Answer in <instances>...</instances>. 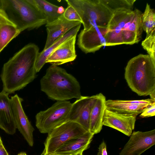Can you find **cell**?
<instances>
[{
	"mask_svg": "<svg viewBox=\"0 0 155 155\" xmlns=\"http://www.w3.org/2000/svg\"><path fill=\"white\" fill-rule=\"evenodd\" d=\"M39 51L37 45L29 44L4 64L0 74L3 91L9 94L13 93L22 89L35 79Z\"/></svg>",
	"mask_w": 155,
	"mask_h": 155,
	"instance_id": "cell-1",
	"label": "cell"
},
{
	"mask_svg": "<svg viewBox=\"0 0 155 155\" xmlns=\"http://www.w3.org/2000/svg\"><path fill=\"white\" fill-rule=\"evenodd\" d=\"M41 89L50 99L67 101L81 96L80 84L77 79L66 70L52 65L40 81Z\"/></svg>",
	"mask_w": 155,
	"mask_h": 155,
	"instance_id": "cell-2",
	"label": "cell"
},
{
	"mask_svg": "<svg viewBox=\"0 0 155 155\" xmlns=\"http://www.w3.org/2000/svg\"><path fill=\"white\" fill-rule=\"evenodd\" d=\"M124 77L132 91L140 96L155 92V63L148 54H140L131 59L125 68Z\"/></svg>",
	"mask_w": 155,
	"mask_h": 155,
	"instance_id": "cell-3",
	"label": "cell"
},
{
	"mask_svg": "<svg viewBox=\"0 0 155 155\" xmlns=\"http://www.w3.org/2000/svg\"><path fill=\"white\" fill-rule=\"evenodd\" d=\"M0 9L20 33L47 23L45 16L30 0H0Z\"/></svg>",
	"mask_w": 155,
	"mask_h": 155,
	"instance_id": "cell-4",
	"label": "cell"
},
{
	"mask_svg": "<svg viewBox=\"0 0 155 155\" xmlns=\"http://www.w3.org/2000/svg\"><path fill=\"white\" fill-rule=\"evenodd\" d=\"M65 1L77 13L84 30L96 26L107 27L114 13L101 0Z\"/></svg>",
	"mask_w": 155,
	"mask_h": 155,
	"instance_id": "cell-5",
	"label": "cell"
},
{
	"mask_svg": "<svg viewBox=\"0 0 155 155\" xmlns=\"http://www.w3.org/2000/svg\"><path fill=\"white\" fill-rule=\"evenodd\" d=\"M72 105L69 101H58L47 109L35 116V125L42 133H48L52 130L68 121Z\"/></svg>",
	"mask_w": 155,
	"mask_h": 155,
	"instance_id": "cell-6",
	"label": "cell"
},
{
	"mask_svg": "<svg viewBox=\"0 0 155 155\" xmlns=\"http://www.w3.org/2000/svg\"><path fill=\"white\" fill-rule=\"evenodd\" d=\"M87 132L75 122L68 121L48 133L41 155H48L54 152L66 142L79 137Z\"/></svg>",
	"mask_w": 155,
	"mask_h": 155,
	"instance_id": "cell-7",
	"label": "cell"
},
{
	"mask_svg": "<svg viewBox=\"0 0 155 155\" xmlns=\"http://www.w3.org/2000/svg\"><path fill=\"white\" fill-rule=\"evenodd\" d=\"M135 13V10L126 8L118 9L114 12L105 35V46L123 44L122 30L125 24Z\"/></svg>",
	"mask_w": 155,
	"mask_h": 155,
	"instance_id": "cell-8",
	"label": "cell"
},
{
	"mask_svg": "<svg viewBox=\"0 0 155 155\" xmlns=\"http://www.w3.org/2000/svg\"><path fill=\"white\" fill-rule=\"evenodd\" d=\"M97 96V94L91 96H81L77 99L72 104L68 121L78 123L89 132L91 112Z\"/></svg>",
	"mask_w": 155,
	"mask_h": 155,
	"instance_id": "cell-9",
	"label": "cell"
},
{
	"mask_svg": "<svg viewBox=\"0 0 155 155\" xmlns=\"http://www.w3.org/2000/svg\"><path fill=\"white\" fill-rule=\"evenodd\" d=\"M23 99L17 94L10 98V102L14 120L17 129L28 145L34 144L33 132L35 129L29 121L23 109Z\"/></svg>",
	"mask_w": 155,
	"mask_h": 155,
	"instance_id": "cell-10",
	"label": "cell"
},
{
	"mask_svg": "<svg viewBox=\"0 0 155 155\" xmlns=\"http://www.w3.org/2000/svg\"><path fill=\"white\" fill-rule=\"evenodd\" d=\"M107 27L96 26L81 30L78 35L77 44L85 53L94 52L105 46V35Z\"/></svg>",
	"mask_w": 155,
	"mask_h": 155,
	"instance_id": "cell-11",
	"label": "cell"
},
{
	"mask_svg": "<svg viewBox=\"0 0 155 155\" xmlns=\"http://www.w3.org/2000/svg\"><path fill=\"white\" fill-rule=\"evenodd\" d=\"M120 155H140L155 144V130L134 131Z\"/></svg>",
	"mask_w": 155,
	"mask_h": 155,
	"instance_id": "cell-12",
	"label": "cell"
},
{
	"mask_svg": "<svg viewBox=\"0 0 155 155\" xmlns=\"http://www.w3.org/2000/svg\"><path fill=\"white\" fill-rule=\"evenodd\" d=\"M137 116L125 115L105 110L102 124L116 129L130 136L134 129Z\"/></svg>",
	"mask_w": 155,
	"mask_h": 155,
	"instance_id": "cell-13",
	"label": "cell"
},
{
	"mask_svg": "<svg viewBox=\"0 0 155 155\" xmlns=\"http://www.w3.org/2000/svg\"><path fill=\"white\" fill-rule=\"evenodd\" d=\"M78 21H69L63 14L56 20L46 25L47 38L44 50L48 48L72 29L81 24Z\"/></svg>",
	"mask_w": 155,
	"mask_h": 155,
	"instance_id": "cell-14",
	"label": "cell"
},
{
	"mask_svg": "<svg viewBox=\"0 0 155 155\" xmlns=\"http://www.w3.org/2000/svg\"><path fill=\"white\" fill-rule=\"evenodd\" d=\"M77 35L59 45L47 58L46 63L58 66L74 61L77 57L75 44Z\"/></svg>",
	"mask_w": 155,
	"mask_h": 155,
	"instance_id": "cell-15",
	"label": "cell"
},
{
	"mask_svg": "<svg viewBox=\"0 0 155 155\" xmlns=\"http://www.w3.org/2000/svg\"><path fill=\"white\" fill-rule=\"evenodd\" d=\"M0 128L6 133L14 134L16 127L13 118L9 94L0 92Z\"/></svg>",
	"mask_w": 155,
	"mask_h": 155,
	"instance_id": "cell-16",
	"label": "cell"
},
{
	"mask_svg": "<svg viewBox=\"0 0 155 155\" xmlns=\"http://www.w3.org/2000/svg\"><path fill=\"white\" fill-rule=\"evenodd\" d=\"M94 134L87 132L77 137L68 140L51 153L59 155H74L88 148Z\"/></svg>",
	"mask_w": 155,
	"mask_h": 155,
	"instance_id": "cell-17",
	"label": "cell"
},
{
	"mask_svg": "<svg viewBox=\"0 0 155 155\" xmlns=\"http://www.w3.org/2000/svg\"><path fill=\"white\" fill-rule=\"evenodd\" d=\"M97 96L90 118L89 132L94 135L99 133L102 129L103 118L106 109L105 96L101 93Z\"/></svg>",
	"mask_w": 155,
	"mask_h": 155,
	"instance_id": "cell-18",
	"label": "cell"
},
{
	"mask_svg": "<svg viewBox=\"0 0 155 155\" xmlns=\"http://www.w3.org/2000/svg\"><path fill=\"white\" fill-rule=\"evenodd\" d=\"M20 32L0 9V53Z\"/></svg>",
	"mask_w": 155,
	"mask_h": 155,
	"instance_id": "cell-19",
	"label": "cell"
},
{
	"mask_svg": "<svg viewBox=\"0 0 155 155\" xmlns=\"http://www.w3.org/2000/svg\"><path fill=\"white\" fill-rule=\"evenodd\" d=\"M81 24L79 25L68 31L46 49L39 53L35 64L36 72H38L46 63V60L53 51L59 45L73 36L77 35Z\"/></svg>",
	"mask_w": 155,
	"mask_h": 155,
	"instance_id": "cell-20",
	"label": "cell"
},
{
	"mask_svg": "<svg viewBox=\"0 0 155 155\" xmlns=\"http://www.w3.org/2000/svg\"><path fill=\"white\" fill-rule=\"evenodd\" d=\"M147 105L118 103L112 100L106 101V109L115 113L128 116H137L141 113L143 109Z\"/></svg>",
	"mask_w": 155,
	"mask_h": 155,
	"instance_id": "cell-21",
	"label": "cell"
},
{
	"mask_svg": "<svg viewBox=\"0 0 155 155\" xmlns=\"http://www.w3.org/2000/svg\"><path fill=\"white\" fill-rule=\"evenodd\" d=\"M46 17L47 23L57 20L63 14L60 11V7L58 6L44 0H30ZM46 23V24H47Z\"/></svg>",
	"mask_w": 155,
	"mask_h": 155,
	"instance_id": "cell-22",
	"label": "cell"
},
{
	"mask_svg": "<svg viewBox=\"0 0 155 155\" xmlns=\"http://www.w3.org/2000/svg\"><path fill=\"white\" fill-rule=\"evenodd\" d=\"M142 25L143 29L147 34L155 29V13L154 9L151 8L147 3L145 11L142 14Z\"/></svg>",
	"mask_w": 155,
	"mask_h": 155,
	"instance_id": "cell-23",
	"label": "cell"
},
{
	"mask_svg": "<svg viewBox=\"0 0 155 155\" xmlns=\"http://www.w3.org/2000/svg\"><path fill=\"white\" fill-rule=\"evenodd\" d=\"M141 45L147 51L153 61L155 63V29L147 34L146 37L142 42Z\"/></svg>",
	"mask_w": 155,
	"mask_h": 155,
	"instance_id": "cell-24",
	"label": "cell"
},
{
	"mask_svg": "<svg viewBox=\"0 0 155 155\" xmlns=\"http://www.w3.org/2000/svg\"><path fill=\"white\" fill-rule=\"evenodd\" d=\"M102 2L110 9L114 12L121 8L133 10L135 0H101Z\"/></svg>",
	"mask_w": 155,
	"mask_h": 155,
	"instance_id": "cell-25",
	"label": "cell"
},
{
	"mask_svg": "<svg viewBox=\"0 0 155 155\" xmlns=\"http://www.w3.org/2000/svg\"><path fill=\"white\" fill-rule=\"evenodd\" d=\"M68 5L63 13L64 17L69 21H78L81 23L80 17L76 11L71 5Z\"/></svg>",
	"mask_w": 155,
	"mask_h": 155,
	"instance_id": "cell-26",
	"label": "cell"
},
{
	"mask_svg": "<svg viewBox=\"0 0 155 155\" xmlns=\"http://www.w3.org/2000/svg\"><path fill=\"white\" fill-rule=\"evenodd\" d=\"M117 103L127 104L134 105H147L150 104L155 102V100L151 98L144 100H114Z\"/></svg>",
	"mask_w": 155,
	"mask_h": 155,
	"instance_id": "cell-27",
	"label": "cell"
},
{
	"mask_svg": "<svg viewBox=\"0 0 155 155\" xmlns=\"http://www.w3.org/2000/svg\"><path fill=\"white\" fill-rule=\"evenodd\" d=\"M155 115V102L147 105L142 110L140 117L142 118L148 117Z\"/></svg>",
	"mask_w": 155,
	"mask_h": 155,
	"instance_id": "cell-28",
	"label": "cell"
},
{
	"mask_svg": "<svg viewBox=\"0 0 155 155\" xmlns=\"http://www.w3.org/2000/svg\"><path fill=\"white\" fill-rule=\"evenodd\" d=\"M97 155H107L106 144L104 141L99 145Z\"/></svg>",
	"mask_w": 155,
	"mask_h": 155,
	"instance_id": "cell-29",
	"label": "cell"
},
{
	"mask_svg": "<svg viewBox=\"0 0 155 155\" xmlns=\"http://www.w3.org/2000/svg\"><path fill=\"white\" fill-rule=\"evenodd\" d=\"M0 155H9L3 144L0 145Z\"/></svg>",
	"mask_w": 155,
	"mask_h": 155,
	"instance_id": "cell-30",
	"label": "cell"
},
{
	"mask_svg": "<svg viewBox=\"0 0 155 155\" xmlns=\"http://www.w3.org/2000/svg\"><path fill=\"white\" fill-rule=\"evenodd\" d=\"M17 155H27L26 153L24 152H21L19 153Z\"/></svg>",
	"mask_w": 155,
	"mask_h": 155,
	"instance_id": "cell-31",
	"label": "cell"
},
{
	"mask_svg": "<svg viewBox=\"0 0 155 155\" xmlns=\"http://www.w3.org/2000/svg\"><path fill=\"white\" fill-rule=\"evenodd\" d=\"M74 155H83V152H79Z\"/></svg>",
	"mask_w": 155,
	"mask_h": 155,
	"instance_id": "cell-32",
	"label": "cell"
},
{
	"mask_svg": "<svg viewBox=\"0 0 155 155\" xmlns=\"http://www.w3.org/2000/svg\"><path fill=\"white\" fill-rule=\"evenodd\" d=\"M3 144L2 141L0 137V144Z\"/></svg>",
	"mask_w": 155,
	"mask_h": 155,
	"instance_id": "cell-33",
	"label": "cell"
},
{
	"mask_svg": "<svg viewBox=\"0 0 155 155\" xmlns=\"http://www.w3.org/2000/svg\"><path fill=\"white\" fill-rule=\"evenodd\" d=\"M48 155H57V154H53V153H51V154H50Z\"/></svg>",
	"mask_w": 155,
	"mask_h": 155,
	"instance_id": "cell-34",
	"label": "cell"
},
{
	"mask_svg": "<svg viewBox=\"0 0 155 155\" xmlns=\"http://www.w3.org/2000/svg\"><path fill=\"white\" fill-rule=\"evenodd\" d=\"M0 144V145L1 144Z\"/></svg>",
	"mask_w": 155,
	"mask_h": 155,
	"instance_id": "cell-35",
	"label": "cell"
}]
</instances>
